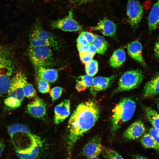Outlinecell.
Segmentation results:
<instances>
[{"label":"cell","instance_id":"obj_1","mask_svg":"<svg viewBox=\"0 0 159 159\" xmlns=\"http://www.w3.org/2000/svg\"><path fill=\"white\" fill-rule=\"evenodd\" d=\"M99 114V106L94 101L90 100L78 105L69 120L67 127L69 153L78 140L94 126Z\"/></svg>","mask_w":159,"mask_h":159},{"label":"cell","instance_id":"obj_2","mask_svg":"<svg viewBox=\"0 0 159 159\" xmlns=\"http://www.w3.org/2000/svg\"><path fill=\"white\" fill-rule=\"evenodd\" d=\"M136 104L132 98L127 97L122 99L112 111L111 118V130L115 132L125 122L132 117L135 111Z\"/></svg>","mask_w":159,"mask_h":159},{"label":"cell","instance_id":"obj_3","mask_svg":"<svg viewBox=\"0 0 159 159\" xmlns=\"http://www.w3.org/2000/svg\"><path fill=\"white\" fill-rule=\"evenodd\" d=\"M49 47H30L28 54L35 70L40 67H47L52 64L53 55Z\"/></svg>","mask_w":159,"mask_h":159},{"label":"cell","instance_id":"obj_4","mask_svg":"<svg viewBox=\"0 0 159 159\" xmlns=\"http://www.w3.org/2000/svg\"><path fill=\"white\" fill-rule=\"evenodd\" d=\"M143 78L142 72L139 69L127 71L120 78L118 86L114 92L117 93L134 89L141 84Z\"/></svg>","mask_w":159,"mask_h":159},{"label":"cell","instance_id":"obj_5","mask_svg":"<svg viewBox=\"0 0 159 159\" xmlns=\"http://www.w3.org/2000/svg\"><path fill=\"white\" fill-rule=\"evenodd\" d=\"M8 130L16 150L20 148L26 139L32 138L36 136L32 133L27 127L21 124H13L8 127Z\"/></svg>","mask_w":159,"mask_h":159},{"label":"cell","instance_id":"obj_6","mask_svg":"<svg viewBox=\"0 0 159 159\" xmlns=\"http://www.w3.org/2000/svg\"><path fill=\"white\" fill-rule=\"evenodd\" d=\"M50 26L54 29L68 32L82 30V26L74 18L72 10L69 11L65 16L52 21Z\"/></svg>","mask_w":159,"mask_h":159},{"label":"cell","instance_id":"obj_7","mask_svg":"<svg viewBox=\"0 0 159 159\" xmlns=\"http://www.w3.org/2000/svg\"><path fill=\"white\" fill-rule=\"evenodd\" d=\"M27 81L25 74L21 72L17 73L11 79L8 97H13L22 102L25 97L24 87Z\"/></svg>","mask_w":159,"mask_h":159},{"label":"cell","instance_id":"obj_8","mask_svg":"<svg viewBox=\"0 0 159 159\" xmlns=\"http://www.w3.org/2000/svg\"><path fill=\"white\" fill-rule=\"evenodd\" d=\"M126 10L130 24L132 27L136 26L143 17V11L142 5L137 0H129Z\"/></svg>","mask_w":159,"mask_h":159},{"label":"cell","instance_id":"obj_9","mask_svg":"<svg viewBox=\"0 0 159 159\" xmlns=\"http://www.w3.org/2000/svg\"><path fill=\"white\" fill-rule=\"evenodd\" d=\"M12 68L7 61L0 59V95L8 92L11 79Z\"/></svg>","mask_w":159,"mask_h":159},{"label":"cell","instance_id":"obj_10","mask_svg":"<svg viewBox=\"0 0 159 159\" xmlns=\"http://www.w3.org/2000/svg\"><path fill=\"white\" fill-rule=\"evenodd\" d=\"M103 148L101 137L96 135L92 138L84 147L83 154L87 157H97L102 153Z\"/></svg>","mask_w":159,"mask_h":159},{"label":"cell","instance_id":"obj_11","mask_svg":"<svg viewBox=\"0 0 159 159\" xmlns=\"http://www.w3.org/2000/svg\"><path fill=\"white\" fill-rule=\"evenodd\" d=\"M46 105L44 102L37 97L27 105L26 111L34 117L42 119L46 115Z\"/></svg>","mask_w":159,"mask_h":159},{"label":"cell","instance_id":"obj_12","mask_svg":"<svg viewBox=\"0 0 159 159\" xmlns=\"http://www.w3.org/2000/svg\"><path fill=\"white\" fill-rule=\"evenodd\" d=\"M116 76L109 77H97L93 79L92 85L90 89V93L95 95L99 92L107 89L114 82Z\"/></svg>","mask_w":159,"mask_h":159},{"label":"cell","instance_id":"obj_13","mask_svg":"<svg viewBox=\"0 0 159 159\" xmlns=\"http://www.w3.org/2000/svg\"><path fill=\"white\" fill-rule=\"evenodd\" d=\"M54 123L58 125L63 122L70 113L69 100H64L57 105L54 108Z\"/></svg>","mask_w":159,"mask_h":159},{"label":"cell","instance_id":"obj_14","mask_svg":"<svg viewBox=\"0 0 159 159\" xmlns=\"http://www.w3.org/2000/svg\"><path fill=\"white\" fill-rule=\"evenodd\" d=\"M145 130V127L142 121H137L125 130L123 134V137L126 140H134L141 136Z\"/></svg>","mask_w":159,"mask_h":159},{"label":"cell","instance_id":"obj_15","mask_svg":"<svg viewBox=\"0 0 159 159\" xmlns=\"http://www.w3.org/2000/svg\"><path fill=\"white\" fill-rule=\"evenodd\" d=\"M41 144L39 138L35 140L32 145L26 149L16 150V155L20 159H35L39 154Z\"/></svg>","mask_w":159,"mask_h":159},{"label":"cell","instance_id":"obj_16","mask_svg":"<svg viewBox=\"0 0 159 159\" xmlns=\"http://www.w3.org/2000/svg\"><path fill=\"white\" fill-rule=\"evenodd\" d=\"M91 29L92 30L98 31L103 35L109 37L115 36L116 30L115 24L107 18L100 20L96 26Z\"/></svg>","mask_w":159,"mask_h":159},{"label":"cell","instance_id":"obj_17","mask_svg":"<svg viewBox=\"0 0 159 159\" xmlns=\"http://www.w3.org/2000/svg\"><path fill=\"white\" fill-rule=\"evenodd\" d=\"M143 93V96L146 98L150 97L159 94V73L146 83Z\"/></svg>","mask_w":159,"mask_h":159},{"label":"cell","instance_id":"obj_18","mask_svg":"<svg viewBox=\"0 0 159 159\" xmlns=\"http://www.w3.org/2000/svg\"><path fill=\"white\" fill-rule=\"evenodd\" d=\"M142 47L141 43L136 40L129 43L127 47L128 53L132 58L144 66L145 63L142 55Z\"/></svg>","mask_w":159,"mask_h":159},{"label":"cell","instance_id":"obj_19","mask_svg":"<svg viewBox=\"0 0 159 159\" xmlns=\"http://www.w3.org/2000/svg\"><path fill=\"white\" fill-rule=\"evenodd\" d=\"M49 41L51 46L56 47L58 45L57 39L54 34L45 30L39 23L36 24L31 34Z\"/></svg>","mask_w":159,"mask_h":159},{"label":"cell","instance_id":"obj_20","mask_svg":"<svg viewBox=\"0 0 159 159\" xmlns=\"http://www.w3.org/2000/svg\"><path fill=\"white\" fill-rule=\"evenodd\" d=\"M149 29L151 32L159 27V0L153 6L148 17Z\"/></svg>","mask_w":159,"mask_h":159},{"label":"cell","instance_id":"obj_21","mask_svg":"<svg viewBox=\"0 0 159 159\" xmlns=\"http://www.w3.org/2000/svg\"><path fill=\"white\" fill-rule=\"evenodd\" d=\"M39 78L43 79L48 82H55L58 77L57 71L54 69H47L40 67L35 70Z\"/></svg>","mask_w":159,"mask_h":159},{"label":"cell","instance_id":"obj_22","mask_svg":"<svg viewBox=\"0 0 159 159\" xmlns=\"http://www.w3.org/2000/svg\"><path fill=\"white\" fill-rule=\"evenodd\" d=\"M126 59V54L122 49L115 50L110 57L109 63L110 66L114 68H117L121 66Z\"/></svg>","mask_w":159,"mask_h":159},{"label":"cell","instance_id":"obj_23","mask_svg":"<svg viewBox=\"0 0 159 159\" xmlns=\"http://www.w3.org/2000/svg\"><path fill=\"white\" fill-rule=\"evenodd\" d=\"M78 79L75 88L78 92H80L92 86L93 78L92 77L87 74L80 76Z\"/></svg>","mask_w":159,"mask_h":159},{"label":"cell","instance_id":"obj_24","mask_svg":"<svg viewBox=\"0 0 159 159\" xmlns=\"http://www.w3.org/2000/svg\"><path fill=\"white\" fill-rule=\"evenodd\" d=\"M145 116L154 127L159 130V114L150 107L144 109Z\"/></svg>","mask_w":159,"mask_h":159},{"label":"cell","instance_id":"obj_25","mask_svg":"<svg viewBox=\"0 0 159 159\" xmlns=\"http://www.w3.org/2000/svg\"><path fill=\"white\" fill-rule=\"evenodd\" d=\"M140 142L143 146L146 148H153L159 151V144L149 133L144 134L142 136Z\"/></svg>","mask_w":159,"mask_h":159},{"label":"cell","instance_id":"obj_26","mask_svg":"<svg viewBox=\"0 0 159 159\" xmlns=\"http://www.w3.org/2000/svg\"><path fill=\"white\" fill-rule=\"evenodd\" d=\"M92 43L96 48L97 52L100 54L105 53L108 46V44L105 39L102 36L97 35H95Z\"/></svg>","mask_w":159,"mask_h":159},{"label":"cell","instance_id":"obj_27","mask_svg":"<svg viewBox=\"0 0 159 159\" xmlns=\"http://www.w3.org/2000/svg\"><path fill=\"white\" fill-rule=\"evenodd\" d=\"M85 64V71L87 75L93 77L97 73L98 65L96 61L92 59Z\"/></svg>","mask_w":159,"mask_h":159},{"label":"cell","instance_id":"obj_28","mask_svg":"<svg viewBox=\"0 0 159 159\" xmlns=\"http://www.w3.org/2000/svg\"><path fill=\"white\" fill-rule=\"evenodd\" d=\"M40 46H51L50 42L44 39L35 36L31 35L30 38V47Z\"/></svg>","mask_w":159,"mask_h":159},{"label":"cell","instance_id":"obj_29","mask_svg":"<svg viewBox=\"0 0 159 159\" xmlns=\"http://www.w3.org/2000/svg\"><path fill=\"white\" fill-rule=\"evenodd\" d=\"M102 153L105 159H123L117 152L110 148L104 147Z\"/></svg>","mask_w":159,"mask_h":159},{"label":"cell","instance_id":"obj_30","mask_svg":"<svg viewBox=\"0 0 159 159\" xmlns=\"http://www.w3.org/2000/svg\"><path fill=\"white\" fill-rule=\"evenodd\" d=\"M24 93L25 97L28 98H32L36 95V91L33 86L26 81L24 87Z\"/></svg>","mask_w":159,"mask_h":159},{"label":"cell","instance_id":"obj_31","mask_svg":"<svg viewBox=\"0 0 159 159\" xmlns=\"http://www.w3.org/2000/svg\"><path fill=\"white\" fill-rule=\"evenodd\" d=\"M21 103L16 99L10 97H8L4 101L5 105L11 109L19 107L21 105Z\"/></svg>","mask_w":159,"mask_h":159},{"label":"cell","instance_id":"obj_32","mask_svg":"<svg viewBox=\"0 0 159 159\" xmlns=\"http://www.w3.org/2000/svg\"><path fill=\"white\" fill-rule=\"evenodd\" d=\"M38 88L39 91L42 93H47L50 90L48 82L40 78H39L38 82Z\"/></svg>","mask_w":159,"mask_h":159},{"label":"cell","instance_id":"obj_33","mask_svg":"<svg viewBox=\"0 0 159 159\" xmlns=\"http://www.w3.org/2000/svg\"><path fill=\"white\" fill-rule=\"evenodd\" d=\"M62 90L60 87L57 86L53 88L50 92V96L53 101L59 99L62 95Z\"/></svg>","mask_w":159,"mask_h":159},{"label":"cell","instance_id":"obj_34","mask_svg":"<svg viewBox=\"0 0 159 159\" xmlns=\"http://www.w3.org/2000/svg\"><path fill=\"white\" fill-rule=\"evenodd\" d=\"M95 55L89 52L79 53V56L82 62L85 64L92 59Z\"/></svg>","mask_w":159,"mask_h":159},{"label":"cell","instance_id":"obj_35","mask_svg":"<svg viewBox=\"0 0 159 159\" xmlns=\"http://www.w3.org/2000/svg\"><path fill=\"white\" fill-rule=\"evenodd\" d=\"M81 33L85 37L88 44L93 43L95 37L93 34L87 32H82Z\"/></svg>","mask_w":159,"mask_h":159},{"label":"cell","instance_id":"obj_36","mask_svg":"<svg viewBox=\"0 0 159 159\" xmlns=\"http://www.w3.org/2000/svg\"><path fill=\"white\" fill-rule=\"evenodd\" d=\"M149 133L159 144V130L152 127L149 129Z\"/></svg>","mask_w":159,"mask_h":159},{"label":"cell","instance_id":"obj_37","mask_svg":"<svg viewBox=\"0 0 159 159\" xmlns=\"http://www.w3.org/2000/svg\"><path fill=\"white\" fill-rule=\"evenodd\" d=\"M77 41V45H83L88 44L86 38L81 33L79 36Z\"/></svg>","mask_w":159,"mask_h":159},{"label":"cell","instance_id":"obj_38","mask_svg":"<svg viewBox=\"0 0 159 159\" xmlns=\"http://www.w3.org/2000/svg\"><path fill=\"white\" fill-rule=\"evenodd\" d=\"M78 50L79 53L89 52V45H77Z\"/></svg>","mask_w":159,"mask_h":159},{"label":"cell","instance_id":"obj_39","mask_svg":"<svg viewBox=\"0 0 159 159\" xmlns=\"http://www.w3.org/2000/svg\"><path fill=\"white\" fill-rule=\"evenodd\" d=\"M154 50L156 57L159 59V39L155 43Z\"/></svg>","mask_w":159,"mask_h":159},{"label":"cell","instance_id":"obj_40","mask_svg":"<svg viewBox=\"0 0 159 159\" xmlns=\"http://www.w3.org/2000/svg\"><path fill=\"white\" fill-rule=\"evenodd\" d=\"M89 52L94 54L97 52V50L96 47L93 43L89 44Z\"/></svg>","mask_w":159,"mask_h":159},{"label":"cell","instance_id":"obj_41","mask_svg":"<svg viewBox=\"0 0 159 159\" xmlns=\"http://www.w3.org/2000/svg\"><path fill=\"white\" fill-rule=\"evenodd\" d=\"M72 2L78 4H82L90 2L92 0H70Z\"/></svg>","mask_w":159,"mask_h":159},{"label":"cell","instance_id":"obj_42","mask_svg":"<svg viewBox=\"0 0 159 159\" xmlns=\"http://www.w3.org/2000/svg\"><path fill=\"white\" fill-rule=\"evenodd\" d=\"M5 147L4 143L2 141H0V158L4 150Z\"/></svg>","mask_w":159,"mask_h":159},{"label":"cell","instance_id":"obj_43","mask_svg":"<svg viewBox=\"0 0 159 159\" xmlns=\"http://www.w3.org/2000/svg\"><path fill=\"white\" fill-rule=\"evenodd\" d=\"M132 159H149L147 158L140 155H134Z\"/></svg>","mask_w":159,"mask_h":159},{"label":"cell","instance_id":"obj_44","mask_svg":"<svg viewBox=\"0 0 159 159\" xmlns=\"http://www.w3.org/2000/svg\"><path fill=\"white\" fill-rule=\"evenodd\" d=\"M86 159H99L97 157H87Z\"/></svg>","mask_w":159,"mask_h":159},{"label":"cell","instance_id":"obj_45","mask_svg":"<svg viewBox=\"0 0 159 159\" xmlns=\"http://www.w3.org/2000/svg\"><path fill=\"white\" fill-rule=\"evenodd\" d=\"M157 106L159 112V99L158 100V103L157 104Z\"/></svg>","mask_w":159,"mask_h":159}]
</instances>
